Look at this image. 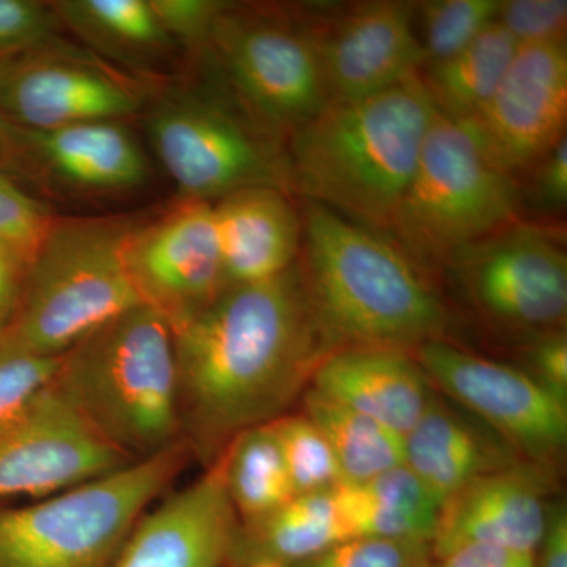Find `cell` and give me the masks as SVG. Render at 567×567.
<instances>
[{
	"label": "cell",
	"instance_id": "16",
	"mask_svg": "<svg viewBox=\"0 0 567 567\" xmlns=\"http://www.w3.org/2000/svg\"><path fill=\"white\" fill-rule=\"evenodd\" d=\"M567 122L566 41L520 47L492 99L466 121L495 166L533 169L563 137Z\"/></svg>",
	"mask_w": 567,
	"mask_h": 567
},
{
	"label": "cell",
	"instance_id": "32",
	"mask_svg": "<svg viewBox=\"0 0 567 567\" xmlns=\"http://www.w3.org/2000/svg\"><path fill=\"white\" fill-rule=\"evenodd\" d=\"M431 544L352 537L287 567H417L431 559Z\"/></svg>",
	"mask_w": 567,
	"mask_h": 567
},
{
	"label": "cell",
	"instance_id": "14",
	"mask_svg": "<svg viewBox=\"0 0 567 567\" xmlns=\"http://www.w3.org/2000/svg\"><path fill=\"white\" fill-rule=\"evenodd\" d=\"M308 28L330 104L385 92L424 69L416 2H357Z\"/></svg>",
	"mask_w": 567,
	"mask_h": 567
},
{
	"label": "cell",
	"instance_id": "22",
	"mask_svg": "<svg viewBox=\"0 0 567 567\" xmlns=\"http://www.w3.org/2000/svg\"><path fill=\"white\" fill-rule=\"evenodd\" d=\"M405 465L442 506L477 477L518 464L507 443L432 395L423 416L404 435Z\"/></svg>",
	"mask_w": 567,
	"mask_h": 567
},
{
	"label": "cell",
	"instance_id": "6",
	"mask_svg": "<svg viewBox=\"0 0 567 567\" xmlns=\"http://www.w3.org/2000/svg\"><path fill=\"white\" fill-rule=\"evenodd\" d=\"M524 193L465 122L435 112L423 151L386 233L423 267H447L468 246L518 221Z\"/></svg>",
	"mask_w": 567,
	"mask_h": 567
},
{
	"label": "cell",
	"instance_id": "27",
	"mask_svg": "<svg viewBox=\"0 0 567 567\" xmlns=\"http://www.w3.org/2000/svg\"><path fill=\"white\" fill-rule=\"evenodd\" d=\"M305 415L327 436L346 483H364L405 465L404 435L306 388Z\"/></svg>",
	"mask_w": 567,
	"mask_h": 567
},
{
	"label": "cell",
	"instance_id": "23",
	"mask_svg": "<svg viewBox=\"0 0 567 567\" xmlns=\"http://www.w3.org/2000/svg\"><path fill=\"white\" fill-rule=\"evenodd\" d=\"M347 539L334 491L295 495L262 517L238 522L227 566H290Z\"/></svg>",
	"mask_w": 567,
	"mask_h": 567
},
{
	"label": "cell",
	"instance_id": "18",
	"mask_svg": "<svg viewBox=\"0 0 567 567\" xmlns=\"http://www.w3.org/2000/svg\"><path fill=\"white\" fill-rule=\"evenodd\" d=\"M548 468L518 464L477 477L440 511L436 559L464 544H494L536 555L546 532Z\"/></svg>",
	"mask_w": 567,
	"mask_h": 567
},
{
	"label": "cell",
	"instance_id": "43",
	"mask_svg": "<svg viewBox=\"0 0 567 567\" xmlns=\"http://www.w3.org/2000/svg\"><path fill=\"white\" fill-rule=\"evenodd\" d=\"M417 567H439V565H436V563L432 561V559H427V561L423 563V565L417 566Z\"/></svg>",
	"mask_w": 567,
	"mask_h": 567
},
{
	"label": "cell",
	"instance_id": "40",
	"mask_svg": "<svg viewBox=\"0 0 567 567\" xmlns=\"http://www.w3.org/2000/svg\"><path fill=\"white\" fill-rule=\"evenodd\" d=\"M28 265L18 249L0 238V334L17 312Z\"/></svg>",
	"mask_w": 567,
	"mask_h": 567
},
{
	"label": "cell",
	"instance_id": "10",
	"mask_svg": "<svg viewBox=\"0 0 567 567\" xmlns=\"http://www.w3.org/2000/svg\"><path fill=\"white\" fill-rule=\"evenodd\" d=\"M431 380L529 464L548 468L567 442V402L525 369L498 363L436 339L416 347Z\"/></svg>",
	"mask_w": 567,
	"mask_h": 567
},
{
	"label": "cell",
	"instance_id": "7",
	"mask_svg": "<svg viewBox=\"0 0 567 567\" xmlns=\"http://www.w3.org/2000/svg\"><path fill=\"white\" fill-rule=\"evenodd\" d=\"M148 140L182 199L216 204L249 188L292 194L281 140L259 125L215 74L173 84L145 115Z\"/></svg>",
	"mask_w": 567,
	"mask_h": 567
},
{
	"label": "cell",
	"instance_id": "35",
	"mask_svg": "<svg viewBox=\"0 0 567 567\" xmlns=\"http://www.w3.org/2000/svg\"><path fill=\"white\" fill-rule=\"evenodd\" d=\"M496 22L517 47L566 41V0H502Z\"/></svg>",
	"mask_w": 567,
	"mask_h": 567
},
{
	"label": "cell",
	"instance_id": "1",
	"mask_svg": "<svg viewBox=\"0 0 567 567\" xmlns=\"http://www.w3.org/2000/svg\"><path fill=\"white\" fill-rule=\"evenodd\" d=\"M173 333L182 439L210 465L234 436L282 416L334 352L300 262L270 281L227 287Z\"/></svg>",
	"mask_w": 567,
	"mask_h": 567
},
{
	"label": "cell",
	"instance_id": "13",
	"mask_svg": "<svg viewBox=\"0 0 567 567\" xmlns=\"http://www.w3.org/2000/svg\"><path fill=\"white\" fill-rule=\"evenodd\" d=\"M125 264L141 303L174 328L196 316L230 287L224 274L213 204L185 200L134 227Z\"/></svg>",
	"mask_w": 567,
	"mask_h": 567
},
{
	"label": "cell",
	"instance_id": "26",
	"mask_svg": "<svg viewBox=\"0 0 567 567\" xmlns=\"http://www.w3.org/2000/svg\"><path fill=\"white\" fill-rule=\"evenodd\" d=\"M517 50L513 37L495 22L453 58L425 66L420 78L434 110L451 121L475 117L498 89Z\"/></svg>",
	"mask_w": 567,
	"mask_h": 567
},
{
	"label": "cell",
	"instance_id": "37",
	"mask_svg": "<svg viewBox=\"0 0 567 567\" xmlns=\"http://www.w3.org/2000/svg\"><path fill=\"white\" fill-rule=\"evenodd\" d=\"M528 374L567 402V338L565 331H547L527 349Z\"/></svg>",
	"mask_w": 567,
	"mask_h": 567
},
{
	"label": "cell",
	"instance_id": "20",
	"mask_svg": "<svg viewBox=\"0 0 567 567\" xmlns=\"http://www.w3.org/2000/svg\"><path fill=\"white\" fill-rule=\"evenodd\" d=\"M415 357L385 347H350L323 358L309 388L374 417L401 435L423 416L434 390Z\"/></svg>",
	"mask_w": 567,
	"mask_h": 567
},
{
	"label": "cell",
	"instance_id": "24",
	"mask_svg": "<svg viewBox=\"0 0 567 567\" xmlns=\"http://www.w3.org/2000/svg\"><path fill=\"white\" fill-rule=\"evenodd\" d=\"M350 537L432 544L442 503L406 465L334 491Z\"/></svg>",
	"mask_w": 567,
	"mask_h": 567
},
{
	"label": "cell",
	"instance_id": "21",
	"mask_svg": "<svg viewBox=\"0 0 567 567\" xmlns=\"http://www.w3.org/2000/svg\"><path fill=\"white\" fill-rule=\"evenodd\" d=\"M289 196L281 189L249 188L213 204L229 286L270 281L298 262L303 218Z\"/></svg>",
	"mask_w": 567,
	"mask_h": 567
},
{
	"label": "cell",
	"instance_id": "3",
	"mask_svg": "<svg viewBox=\"0 0 567 567\" xmlns=\"http://www.w3.org/2000/svg\"><path fill=\"white\" fill-rule=\"evenodd\" d=\"M300 262L317 319L334 350H415L445 339L450 312L423 268L390 237L305 204Z\"/></svg>",
	"mask_w": 567,
	"mask_h": 567
},
{
	"label": "cell",
	"instance_id": "11",
	"mask_svg": "<svg viewBox=\"0 0 567 567\" xmlns=\"http://www.w3.org/2000/svg\"><path fill=\"white\" fill-rule=\"evenodd\" d=\"M447 268L495 323L547 333L566 322V249L548 229L511 224L458 252Z\"/></svg>",
	"mask_w": 567,
	"mask_h": 567
},
{
	"label": "cell",
	"instance_id": "29",
	"mask_svg": "<svg viewBox=\"0 0 567 567\" xmlns=\"http://www.w3.org/2000/svg\"><path fill=\"white\" fill-rule=\"evenodd\" d=\"M502 0L416 2V29L425 66L453 58L495 24ZM423 69V70H424Z\"/></svg>",
	"mask_w": 567,
	"mask_h": 567
},
{
	"label": "cell",
	"instance_id": "15",
	"mask_svg": "<svg viewBox=\"0 0 567 567\" xmlns=\"http://www.w3.org/2000/svg\"><path fill=\"white\" fill-rule=\"evenodd\" d=\"M132 462L96 434L52 383L0 429V499L48 498Z\"/></svg>",
	"mask_w": 567,
	"mask_h": 567
},
{
	"label": "cell",
	"instance_id": "41",
	"mask_svg": "<svg viewBox=\"0 0 567 567\" xmlns=\"http://www.w3.org/2000/svg\"><path fill=\"white\" fill-rule=\"evenodd\" d=\"M539 563L536 567H567V513L563 505L548 509L546 532L540 546Z\"/></svg>",
	"mask_w": 567,
	"mask_h": 567
},
{
	"label": "cell",
	"instance_id": "9",
	"mask_svg": "<svg viewBox=\"0 0 567 567\" xmlns=\"http://www.w3.org/2000/svg\"><path fill=\"white\" fill-rule=\"evenodd\" d=\"M200 55L254 121L279 140L330 104L308 24L279 11L227 3Z\"/></svg>",
	"mask_w": 567,
	"mask_h": 567
},
{
	"label": "cell",
	"instance_id": "5",
	"mask_svg": "<svg viewBox=\"0 0 567 567\" xmlns=\"http://www.w3.org/2000/svg\"><path fill=\"white\" fill-rule=\"evenodd\" d=\"M134 227L117 218L52 219L28 265L17 312L0 336L25 352L62 357L142 305L125 264Z\"/></svg>",
	"mask_w": 567,
	"mask_h": 567
},
{
	"label": "cell",
	"instance_id": "4",
	"mask_svg": "<svg viewBox=\"0 0 567 567\" xmlns=\"http://www.w3.org/2000/svg\"><path fill=\"white\" fill-rule=\"evenodd\" d=\"M54 388L132 461L183 440L173 328L148 306H134L71 347Z\"/></svg>",
	"mask_w": 567,
	"mask_h": 567
},
{
	"label": "cell",
	"instance_id": "42",
	"mask_svg": "<svg viewBox=\"0 0 567 567\" xmlns=\"http://www.w3.org/2000/svg\"><path fill=\"white\" fill-rule=\"evenodd\" d=\"M10 123L0 115V155H7L10 151Z\"/></svg>",
	"mask_w": 567,
	"mask_h": 567
},
{
	"label": "cell",
	"instance_id": "19",
	"mask_svg": "<svg viewBox=\"0 0 567 567\" xmlns=\"http://www.w3.org/2000/svg\"><path fill=\"white\" fill-rule=\"evenodd\" d=\"M10 151L51 185L78 194H121L141 188L151 166L140 141L122 122L24 130L10 123Z\"/></svg>",
	"mask_w": 567,
	"mask_h": 567
},
{
	"label": "cell",
	"instance_id": "28",
	"mask_svg": "<svg viewBox=\"0 0 567 567\" xmlns=\"http://www.w3.org/2000/svg\"><path fill=\"white\" fill-rule=\"evenodd\" d=\"M219 458L238 522L254 520L293 498L282 451L271 423L234 436Z\"/></svg>",
	"mask_w": 567,
	"mask_h": 567
},
{
	"label": "cell",
	"instance_id": "30",
	"mask_svg": "<svg viewBox=\"0 0 567 567\" xmlns=\"http://www.w3.org/2000/svg\"><path fill=\"white\" fill-rule=\"evenodd\" d=\"M295 495L323 494L346 484L333 447L308 416L282 415L271 421Z\"/></svg>",
	"mask_w": 567,
	"mask_h": 567
},
{
	"label": "cell",
	"instance_id": "36",
	"mask_svg": "<svg viewBox=\"0 0 567 567\" xmlns=\"http://www.w3.org/2000/svg\"><path fill=\"white\" fill-rule=\"evenodd\" d=\"M152 9L175 44L200 54L216 18L226 9L223 0H151Z\"/></svg>",
	"mask_w": 567,
	"mask_h": 567
},
{
	"label": "cell",
	"instance_id": "34",
	"mask_svg": "<svg viewBox=\"0 0 567 567\" xmlns=\"http://www.w3.org/2000/svg\"><path fill=\"white\" fill-rule=\"evenodd\" d=\"M51 223L47 208L0 171V238L31 262Z\"/></svg>",
	"mask_w": 567,
	"mask_h": 567
},
{
	"label": "cell",
	"instance_id": "38",
	"mask_svg": "<svg viewBox=\"0 0 567 567\" xmlns=\"http://www.w3.org/2000/svg\"><path fill=\"white\" fill-rule=\"evenodd\" d=\"M439 567H536V555L494 544H464L436 559Z\"/></svg>",
	"mask_w": 567,
	"mask_h": 567
},
{
	"label": "cell",
	"instance_id": "12",
	"mask_svg": "<svg viewBox=\"0 0 567 567\" xmlns=\"http://www.w3.org/2000/svg\"><path fill=\"white\" fill-rule=\"evenodd\" d=\"M142 107L137 82L62 40L0 61V115L20 128L121 122Z\"/></svg>",
	"mask_w": 567,
	"mask_h": 567
},
{
	"label": "cell",
	"instance_id": "33",
	"mask_svg": "<svg viewBox=\"0 0 567 567\" xmlns=\"http://www.w3.org/2000/svg\"><path fill=\"white\" fill-rule=\"evenodd\" d=\"M61 25L52 3L0 0V61L61 40Z\"/></svg>",
	"mask_w": 567,
	"mask_h": 567
},
{
	"label": "cell",
	"instance_id": "17",
	"mask_svg": "<svg viewBox=\"0 0 567 567\" xmlns=\"http://www.w3.org/2000/svg\"><path fill=\"white\" fill-rule=\"evenodd\" d=\"M237 528L218 457L203 477L140 518L114 567H226Z\"/></svg>",
	"mask_w": 567,
	"mask_h": 567
},
{
	"label": "cell",
	"instance_id": "31",
	"mask_svg": "<svg viewBox=\"0 0 567 567\" xmlns=\"http://www.w3.org/2000/svg\"><path fill=\"white\" fill-rule=\"evenodd\" d=\"M62 357L25 352L0 336V429L13 423L54 383Z\"/></svg>",
	"mask_w": 567,
	"mask_h": 567
},
{
	"label": "cell",
	"instance_id": "8",
	"mask_svg": "<svg viewBox=\"0 0 567 567\" xmlns=\"http://www.w3.org/2000/svg\"><path fill=\"white\" fill-rule=\"evenodd\" d=\"M192 456L185 440L33 505L0 511V567H114Z\"/></svg>",
	"mask_w": 567,
	"mask_h": 567
},
{
	"label": "cell",
	"instance_id": "39",
	"mask_svg": "<svg viewBox=\"0 0 567 567\" xmlns=\"http://www.w3.org/2000/svg\"><path fill=\"white\" fill-rule=\"evenodd\" d=\"M535 197L546 210L566 207L567 203V136L536 164Z\"/></svg>",
	"mask_w": 567,
	"mask_h": 567
},
{
	"label": "cell",
	"instance_id": "25",
	"mask_svg": "<svg viewBox=\"0 0 567 567\" xmlns=\"http://www.w3.org/2000/svg\"><path fill=\"white\" fill-rule=\"evenodd\" d=\"M62 25L96 58L128 69H151L177 44L164 31L151 0H61L52 2Z\"/></svg>",
	"mask_w": 567,
	"mask_h": 567
},
{
	"label": "cell",
	"instance_id": "2",
	"mask_svg": "<svg viewBox=\"0 0 567 567\" xmlns=\"http://www.w3.org/2000/svg\"><path fill=\"white\" fill-rule=\"evenodd\" d=\"M435 112L420 74L368 99L328 104L289 136L292 194L386 233Z\"/></svg>",
	"mask_w": 567,
	"mask_h": 567
}]
</instances>
